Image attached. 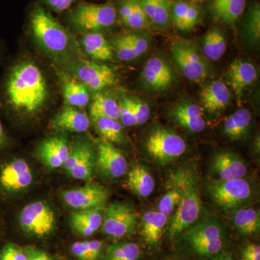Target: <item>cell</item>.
Wrapping results in <instances>:
<instances>
[{"label":"cell","instance_id":"obj_7","mask_svg":"<svg viewBox=\"0 0 260 260\" xmlns=\"http://www.w3.org/2000/svg\"><path fill=\"white\" fill-rule=\"evenodd\" d=\"M152 158L162 164L179 158L186 151L184 139L172 130L158 127L154 129L145 143Z\"/></svg>","mask_w":260,"mask_h":260},{"label":"cell","instance_id":"obj_38","mask_svg":"<svg viewBox=\"0 0 260 260\" xmlns=\"http://www.w3.org/2000/svg\"><path fill=\"white\" fill-rule=\"evenodd\" d=\"M102 249L103 242L99 240L76 242L71 247L73 254L80 260H98Z\"/></svg>","mask_w":260,"mask_h":260},{"label":"cell","instance_id":"obj_52","mask_svg":"<svg viewBox=\"0 0 260 260\" xmlns=\"http://www.w3.org/2000/svg\"><path fill=\"white\" fill-rule=\"evenodd\" d=\"M195 1H203V0H195Z\"/></svg>","mask_w":260,"mask_h":260},{"label":"cell","instance_id":"obj_3","mask_svg":"<svg viewBox=\"0 0 260 260\" xmlns=\"http://www.w3.org/2000/svg\"><path fill=\"white\" fill-rule=\"evenodd\" d=\"M170 183L177 186L181 193L180 203L169 229V237L173 239L196 222L201 213L202 202L197 177L191 169H182L174 173Z\"/></svg>","mask_w":260,"mask_h":260},{"label":"cell","instance_id":"obj_50","mask_svg":"<svg viewBox=\"0 0 260 260\" xmlns=\"http://www.w3.org/2000/svg\"><path fill=\"white\" fill-rule=\"evenodd\" d=\"M7 140H8V138H7L6 132H5L4 126L0 121V149L5 146Z\"/></svg>","mask_w":260,"mask_h":260},{"label":"cell","instance_id":"obj_48","mask_svg":"<svg viewBox=\"0 0 260 260\" xmlns=\"http://www.w3.org/2000/svg\"><path fill=\"white\" fill-rule=\"evenodd\" d=\"M28 255V260H52L47 253L42 251H29Z\"/></svg>","mask_w":260,"mask_h":260},{"label":"cell","instance_id":"obj_4","mask_svg":"<svg viewBox=\"0 0 260 260\" xmlns=\"http://www.w3.org/2000/svg\"><path fill=\"white\" fill-rule=\"evenodd\" d=\"M65 20L80 31L99 32L110 28L117 20V10L112 3H90L80 1L64 13Z\"/></svg>","mask_w":260,"mask_h":260},{"label":"cell","instance_id":"obj_5","mask_svg":"<svg viewBox=\"0 0 260 260\" xmlns=\"http://www.w3.org/2000/svg\"><path fill=\"white\" fill-rule=\"evenodd\" d=\"M183 239L198 255L212 256L223 248V231L215 220H204L189 227L184 232Z\"/></svg>","mask_w":260,"mask_h":260},{"label":"cell","instance_id":"obj_32","mask_svg":"<svg viewBox=\"0 0 260 260\" xmlns=\"http://www.w3.org/2000/svg\"><path fill=\"white\" fill-rule=\"evenodd\" d=\"M120 112V104L115 99L102 93H97L94 95L90 107L91 117L100 116L119 120Z\"/></svg>","mask_w":260,"mask_h":260},{"label":"cell","instance_id":"obj_35","mask_svg":"<svg viewBox=\"0 0 260 260\" xmlns=\"http://www.w3.org/2000/svg\"><path fill=\"white\" fill-rule=\"evenodd\" d=\"M91 118L98 133L104 140L111 143H121L124 141L122 126L118 120L100 116Z\"/></svg>","mask_w":260,"mask_h":260},{"label":"cell","instance_id":"obj_16","mask_svg":"<svg viewBox=\"0 0 260 260\" xmlns=\"http://www.w3.org/2000/svg\"><path fill=\"white\" fill-rule=\"evenodd\" d=\"M145 86L153 91L167 90L174 81V73L167 61L159 56L150 58L142 73Z\"/></svg>","mask_w":260,"mask_h":260},{"label":"cell","instance_id":"obj_47","mask_svg":"<svg viewBox=\"0 0 260 260\" xmlns=\"http://www.w3.org/2000/svg\"><path fill=\"white\" fill-rule=\"evenodd\" d=\"M242 260H260L259 246L251 244L246 246L243 250Z\"/></svg>","mask_w":260,"mask_h":260},{"label":"cell","instance_id":"obj_10","mask_svg":"<svg viewBox=\"0 0 260 260\" xmlns=\"http://www.w3.org/2000/svg\"><path fill=\"white\" fill-rule=\"evenodd\" d=\"M137 224V214L133 208L123 203L109 205L103 217L102 231L114 238L126 237L134 232Z\"/></svg>","mask_w":260,"mask_h":260},{"label":"cell","instance_id":"obj_20","mask_svg":"<svg viewBox=\"0 0 260 260\" xmlns=\"http://www.w3.org/2000/svg\"><path fill=\"white\" fill-rule=\"evenodd\" d=\"M256 76L254 64L243 59L233 61L228 70L229 84L238 99H240L244 90L255 81Z\"/></svg>","mask_w":260,"mask_h":260},{"label":"cell","instance_id":"obj_8","mask_svg":"<svg viewBox=\"0 0 260 260\" xmlns=\"http://www.w3.org/2000/svg\"><path fill=\"white\" fill-rule=\"evenodd\" d=\"M171 51L173 60L186 79L196 81L204 79L208 75L206 63L192 42L184 39L176 41Z\"/></svg>","mask_w":260,"mask_h":260},{"label":"cell","instance_id":"obj_43","mask_svg":"<svg viewBox=\"0 0 260 260\" xmlns=\"http://www.w3.org/2000/svg\"><path fill=\"white\" fill-rule=\"evenodd\" d=\"M120 119L123 125L132 126L137 125L135 120L133 101L130 98H125L121 102Z\"/></svg>","mask_w":260,"mask_h":260},{"label":"cell","instance_id":"obj_37","mask_svg":"<svg viewBox=\"0 0 260 260\" xmlns=\"http://www.w3.org/2000/svg\"><path fill=\"white\" fill-rule=\"evenodd\" d=\"M140 255V247L135 243H116L108 248L104 260H138Z\"/></svg>","mask_w":260,"mask_h":260},{"label":"cell","instance_id":"obj_33","mask_svg":"<svg viewBox=\"0 0 260 260\" xmlns=\"http://www.w3.org/2000/svg\"><path fill=\"white\" fill-rule=\"evenodd\" d=\"M227 49L226 39L218 28L210 29L203 39V50L205 55L213 61H218Z\"/></svg>","mask_w":260,"mask_h":260},{"label":"cell","instance_id":"obj_49","mask_svg":"<svg viewBox=\"0 0 260 260\" xmlns=\"http://www.w3.org/2000/svg\"><path fill=\"white\" fill-rule=\"evenodd\" d=\"M210 260H235L233 257L230 253L226 252V251H221L218 252V254L211 256V259Z\"/></svg>","mask_w":260,"mask_h":260},{"label":"cell","instance_id":"obj_41","mask_svg":"<svg viewBox=\"0 0 260 260\" xmlns=\"http://www.w3.org/2000/svg\"><path fill=\"white\" fill-rule=\"evenodd\" d=\"M189 3L181 0L172 3V8H171L172 22L178 30L183 31L184 20L189 8Z\"/></svg>","mask_w":260,"mask_h":260},{"label":"cell","instance_id":"obj_34","mask_svg":"<svg viewBox=\"0 0 260 260\" xmlns=\"http://www.w3.org/2000/svg\"><path fill=\"white\" fill-rule=\"evenodd\" d=\"M62 93L69 107L81 109L86 107L90 100L88 88L75 80H65L62 85Z\"/></svg>","mask_w":260,"mask_h":260},{"label":"cell","instance_id":"obj_21","mask_svg":"<svg viewBox=\"0 0 260 260\" xmlns=\"http://www.w3.org/2000/svg\"><path fill=\"white\" fill-rule=\"evenodd\" d=\"M90 126V120L85 113L78 110V108H64L56 114L51 122V127L57 131L72 133H83Z\"/></svg>","mask_w":260,"mask_h":260},{"label":"cell","instance_id":"obj_30","mask_svg":"<svg viewBox=\"0 0 260 260\" xmlns=\"http://www.w3.org/2000/svg\"><path fill=\"white\" fill-rule=\"evenodd\" d=\"M128 187L141 198L150 196L155 189V180L150 172L142 165L135 166L128 174Z\"/></svg>","mask_w":260,"mask_h":260},{"label":"cell","instance_id":"obj_24","mask_svg":"<svg viewBox=\"0 0 260 260\" xmlns=\"http://www.w3.org/2000/svg\"><path fill=\"white\" fill-rule=\"evenodd\" d=\"M149 23L155 28L167 29L172 24L170 0H139Z\"/></svg>","mask_w":260,"mask_h":260},{"label":"cell","instance_id":"obj_6","mask_svg":"<svg viewBox=\"0 0 260 260\" xmlns=\"http://www.w3.org/2000/svg\"><path fill=\"white\" fill-rule=\"evenodd\" d=\"M208 190L215 204L224 210L241 208L252 197L251 184L244 178L210 181Z\"/></svg>","mask_w":260,"mask_h":260},{"label":"cell","instance_id":"obj_28","mask_svg":"<svg viewBox=\"0 0 260 260\" xmlns=\"http://www.w3.org/2000/svg\"><path fill=\"white\" fill-rule=\"evenodd\" d=\"M167 222V215L158 210L144 213L142 219V235L147 244L155 246L160 243Z\"/></svg>","mask_w":260,"mask_h":260},{"label":"cell","instance_id":"obj_39","mask_svg":"<svg viewBox=\"0 0 260 260\" xmlns=\"http://www.w3.org/2000/svg\"><path fill=\"white\" fill-rule=\"evenodd\" d=\"M244 31L252 44H257L260 39V6L254 3L249 6L244 20Z\"/></svg>","mask_w":260,"mask_h":260},{"label":"cell","instance_id":"obj_9","mask_svg":"<svg viewBox=\"0 0 260 260\" xmlns=\"http://www.w3.org/2000/svg\"><path fill=\"white\" fill-rule=\"evenodd\" d=\"M55 214L44 202L37 201L25 206L20 215V223L25 232L39 237L49 235L55 226Z\"/></svg>","mask_w":260,"mask_h":260},{"label":"cell","instance_id":"obj_18","mask_svg":"<svg viewBox=\"0 0 260 260\" xmlns=\"http://www.w3.org/2000/svg\"><path fill=\"white\" fill-rule=\"evenodd\" d=\"M170 116L181 127L192 133H200L206 128L203 110L193 103L181 102L176 104L171 110Z\"/></svg>","mask_w":260,"mask_h":260},{"label":"cell","instance_id":"obj_17","mask_svg":"<svg viewBox=\"0 0 260 260\" xmlns=\"http://www.w3.org/2000/svg\"><path fill=\"white\" fill-rule=\"evenodd\" d=\"M112 46L119 59L131 61L148 51L150 40L140 32H130L116 37Z\"/></svg>","mask_w":260,"mask_h":260},{"label":"cell","instance_id":"obj_51","mask_svg":"<svg viewBox=\"0 0 260 260\" xmlns=\"http://www.w3.org/2000/svg\"><path fill=\"white\" fill-rule=\"evenodd\" d=\"M3 59V49L2 47L1 44H0V64H1L2 61Z\"/></svg>","mask_w":260,"mask_h":260},{"label":"cell","instance_id":"obj_12","mask_svg":"<svg viewBox=\"0 0 260 260\" xmlns=\"http://www.w3.org/2000/svg\"><path fill=\"white\" fill-rule=\"evenodd\" d=\"M75 74L80 83L93 91H100L117 81L115 70L112 67L93 61L80 63L75 67Z\"/></svg>","mask_w":260,"mask_h":260},{"label":"cell","instance_id":"obj_25","mask_svg":"<svg viewBox=\"0 0 260 260\" xmlns=\"http://www.w3.org/2000/svg\"><path fill=\"white\" fill-rule=\"evenodd\" d=\"M103 217L101 208L78 210L72 214L70 223L78 234L90 237L102 227Z\"/></svg>","mask_w":260,"mask_h":260},{"label":"cell","instance_id":"obj_23","mask_svg":"<svg viewBox=\"0 0 260 260\" xmlns=\"http://www.w3.org/2000/svg\"><path fill=\"white\" fill-rule=\"evenodd\" d=\"M70 151L68 141L63 138H52L45 140L39 149L41 159L51 169L62 167Z\"/></svg>","mask_w":260,"mask_h":260},{"label":"cell","instance_id":"obj_14","mask_svg":"<svg viewBox=\"0 0 260 260\" xmlns=\"http://www.w3.org/2000/svg\"><path fill=\"white\" fill-rule=\"evenodd\" d=\"M32 181L31 169L23 159L12 160L0 171V186L8 192L23 190L31 184Z\"/></svg>","mask_w":260,"mask_h":260},{"label":"cell","instance_id":"obj_36","mask_svg":"<svg viewBox=\"0 0 260 260\" xmlns=\"http://www.w3.org/2000/svg\"><path fill=\"white\" fill-rule=\"evenodd\" d=\"M234 225L244 235H254L259 232V210L254 208L238 210L234 218Z\"/></svg>","mask_w":260,"mask_h":260},{"label":"cell","instance_id":"obj_44","mask_svg":"<svg viewBox=\"0 0 260 260\" xmlns=\"http://www.w3.org/2000/svg\"><path fill=\"white\" fill-rule=\"evenodd\" d=\"M0 260H28V253L14 244H8L0 251Z\"/></svg>","mask_w":260,"mask_h":260},{"label":"cell","instance_id":"obj_40","mask_svg":"<svg viewBox=\"0 0 260 260\" xmlns=\"http://www.w3.org/2000/svg\"><path fill=\"white\" fill-rule=\"evenodd\" d=\"M172 187L159 201L158 211L169 216L180 203L181 193L177 186L171 184Z\"/></svg>","mask_w":260,"mask_h":260},{"label":"cell","instance_id":"obj_29","mask_svg":"<svg viewBox=\"0 0 260 260\" xmlns=\"http://www.w3.org/2000/svg\"><path fill=\"white\" fill-rule=\"evenodd\" d=\"M84 50L96 61H110L114 57V49L110 43L99 32H86L82 39Z\"/></svg>","mask_w":260,"mask_h":260},{"label":"cell","instance_id":"obj_1","mask_svg":"<svg viewBox=\"0 0 260 260\" xmlns=\"http://www.w3.org/2000/svg\"><path fill=\"white\" fill-rule=\"evenodd\" d=\"M50 95L45 75L30 60L10 64L0 82V106L5 110L32 115L42 111Z\"/></svg>","mask_w":260,"mask_h":260},{"label":"cell","instance_id":"obj_45","mask_svg":"<svg viewBox=\"0 0 260 260\" xmlns=\"http://www.w3.org/2000/svg\"><path fill=\"white\" fill-rule=\"evenodd\" d=\"M137 125L145 124L150 117V108L146 103L132 99Z\"/></svg>","mask_w":260,"mask_h":260},{"label":"cell","instance_id":"obj_46","mask_svg":"<svg viewBox=\"0 0 260 260\" xmlns=\"http://www.w3.org/2000/svg\"><path fill=\"white\" fill-rule=\"evenodd\" d=\"M200 18V9L197 5L189 4L185 20H184L183 31L192 30L196 26Z\"/></svg>","mask_w":260,"mask_h":260},{"label":"cell","instance_id":"obj_11","mask_svg":"<svg viewBox=\"0 0 260 260\" xmlns=\"http://www.w3.org/2000/svg\"><path fill=\"white\" fill-rule=\"evenodd\" d=\"M109 191L96 183H89L79 188L64 191V203L77 210L102 208L109 198Z\"/></svg>","mask_w":260,"mask_h":260},{"label":"cell","instance_id":"obj_42","mask_svg":"<svg viewBox=\"0 0 260 260\" xmlns=\"http://www.w3.org/2000/svg\"><path fill=\"white\" fill-rule=\"evenodd\" d=\"M79 0H39L43 7L49 11L56 13H64L77 3Z\"/></svg>","mask_w":260,"mask_h":260},{"label":"cell","instance_id":"obj_22","mask_svg":"<svg viewBox=\"0 0 260 260\" xmlns=\"http://www.w3.org/2000/svg\"><path fill=\"white\" fill-rule=\"evenodd\" d=\"M200 99L206 110L210 113L220 112L229 105L231 93L227 85L220 80H215L205 85Z\"/></svg>","mask_w":260,"mask_h":260},{"label":"cell","instance_id":"obj_13","mask_svg":"<svg viewBox=\"0 0 260 260\" xmlns=\"http://www.w3.org/2000/svg\"><path fill=\"white\" fill-rule=\"evenodd\" d=\"M95 162V155L91 147L86 143H80L70 150L63 166L74 179L88 180L93 176Z\"/></svg>","mask_w":260,"mask_h":260},{"label":"cell","instance_id":"obj_15","mask_svg":"<svg viewBox=\"0 0 260 260\" xmlns=\"http://www.w3.org/2000/svg\"><path fill=\"white\" fill-rule=\"evenodd\" d=\"M97 164L101 172L112 179L122 177L127 170V161L124 154L105 140L98 144Z\"/></svg>","mask_w":260,"mask_h":260},{"label":"cell","instance_id":"obj_27","mask_svg":"<svg viewBox=\"0 0 260 260\" xmlns=\"http://www.w3.org/2000/svg\"><path fill=\"white\" fill-rule=\"evenodd\" d=\"M246 0H213L210 11L217 21L234 25L245 10Z\"/></svg>","mask_w":260,"mask_h":260},{"label":"cell","instance_id":"obj_31","mask_svg":"<svg viewBox=\"0 0 260 260\" xmlns=\"http://www.w3.org/2000/svg\"><path fill=\"white\" fill-rule=\"evenodd\" d=\"M251 114L246 109H241L226 118L224 122V133L232 140L244 138L249 129Z\"/></svg>","mask_w":260,"mask_h":260},{"label":"cell","instance_id":"obj_2","mask_svg":"<svg viewBox=\"0 0 260 260\" xmlns=\"http://www.w3.org/2000/svg\"><path fill=\"white\" fill-rule=\"evenodd\" d=\"M27 23L32 37L44 50L54 56L68 54L71 39L69 32L38 2L28 10Z\"/></svg>","mask_w":260,"mask_h":260},{"label":"cell","instance_id":"obj_19","mask_svg":"<svg viewBox=\"0 0 260 260\" xmlns=\"http://www.w3.org/2000/svg\"><path fill=\"white\" fill-rule=\"evenodd\" d=\"M211 169L221 180L240 179L247 174V167L244 160L230 152L215 154L212 160Z\"/></svg>","mask_w":260,"mask_h":260},{"label":"cell","instance_id":"obj_26","mask_svg":"<svg viewBox=\"0 0 260 260\" xmlns=\"http://www.w3.org/2000/svg\"><path fill=\"white\" fill-rule=\"evenodd\" d=\"M116 10L119 20L128 28L140 30L150 24L139 0H121Z\"/></svg>","mask_w":260,"mask_h":260}]
</instances>
